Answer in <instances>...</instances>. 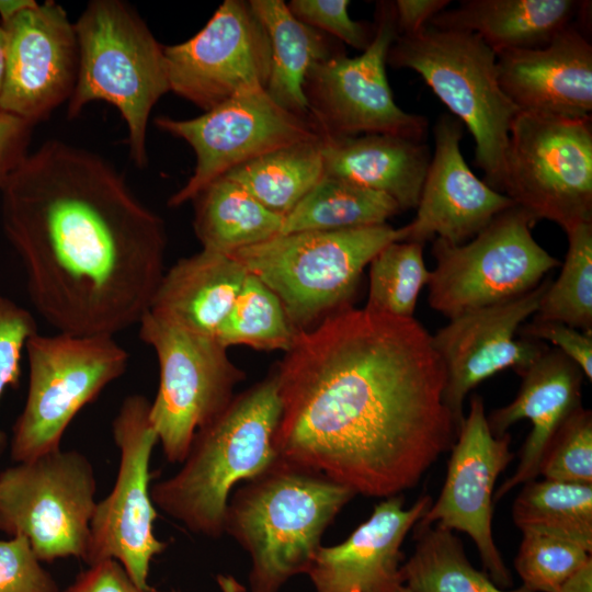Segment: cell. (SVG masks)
Here are the masks:
<instances>
[{
    "label": "cell",
    "mask_w": 592,
    "mask_h": 592,
    "mask_svg": "<svg viewBox=\"0 0 592 592\" xmlns=\"http://www.w3.org/2000/svg\"><path fill=\"white\" fill-rule=\"evenodd\" d=\"M24 535L0 539V592H60Z\"/></svg>",
    "instance_id": "40"
},
{
    "label": "cell",
    "mask_w": 592,
    "mask_h": 592,
    "mask_svg": "<svg viewBox=\"0 0 592 592\" xmlns=\"http://www.w3.org/2000/svg\"><path fill=\"white\" fill-rule=\"evenodd\" d=\"M391 592H411L405 584L400 583L395 587Z\"/></svg>",
    "instance_id": "49"
},
{
    "label": "cell",
    "mask_w": 592,
    "mask_h": 592,
    "mask_svg": "<svg viewBox=\"0 0 592 592\" xmlns=\"http://www.w3.org/2000/svg\"><path fill=\"white\" fill-rule=\"evenodd\" d=\"M34 126L0 110V191L29 153Z\"/></svg>",
    "instance_id": "43"
},
{
    "label": "cell",
    "mask_w": 592,
    "mask_h": 592,
    "mask_svg": "<svg viewBox=\"0 0 592 592\" xmlns=\"http://www.w3.org/2000/svg\"><path fill=\"white\" fill-rule=\"evenodd\" d=\"M138 325L141 341L152 348L159 364L150 421L167 460L181 464L195 433L225 410L246 374L213 337L185 330L149 310Z\"/></svg>",
    "instance_id": "11"
},
{
    "label": "cell",
    "mask_w": 592,
    "mask_h": 592,
    "mask_svg": "<svg viewBox=\"0 0 592 592\" xmlns=\"http://www.w3.org/2000/svg\"><path fill=\"white\" fill-rule=\"evenodd\" d=\"M37 332L33 315L13 300L0 295V397L9 386H16L21 375L22 352ZM7 435L0 430V455Z\"/></svg>",
    "instance_id": "39"
},
{
    "label": "cell",
    "mask_w": 592,
    "mask_h": 592,
    "mask_svg": "<svg viewBox=\"0 0 592 592\" xmlns=\"http://www.w3.org/2000/svg\"><path fill=\"white\" fill-rule=\"evenodd\" d=\"M356 494L282 458L230 494L224 534L250 557L249 592H280L306 573L327 527Z\"/></svg>",
    "instance_id": "3"
},
{
    "label": "cell",
    "mask_w": 592,
    "mask_h": 592,
    "mask_svg": "<svg viewBox=\"0 0 592 592\" xmlns=\"http://www.w3.org/2000/svg\"><path fill=\"white\" fill-rule=\"evenodd\" d=\"M323 175L321 138L273 150L225 174L283 217Z\"/></svg>",
    "instance_id": "30"
},
{
    "label": "cell",
    "mask_w": 592,
    "mask_h": 592,
    "mask_svg": "<svg viewBox=\"0 0 592 592\" xmlns=\"http://www.w3.org/2000/svg\"><path fill=\"white\" fill-rule=\"evenodd\" d=\"M449 3L448 0L394 1L398 34L411 35L421 31Z\"/></svg>",
    "instance_id": "44"
},
{
    "label": "cell",
    "mask_w": 592,
    "mask_h": 592,
    "mask_svg": "<svg viewBox=\"0 0 592 592\" xmlns=\"http://www.w3.org/2000/svg\"><path fill=\"white\" fill-rule=\"evenodd\" d=\"M500 193L536 224L565 232L592 223V119L520 112L510 129Z\"/></svg>",
    "instance_id": "9"
},
{
    "label": "cell",
    "mask_w": 592,
    "mask_h": 592,
    "mask_svg": "<svg viewBox=\"0 0 592 592\" xmlns=\"http://www.w3.org/2000/svg\"><path fill=\"white\" fill-rule=\"evenodd\" d=\"M549 282L547 278L511 300L449 319L432 334L445 373L444 402L457 432L471 389L506 368L520 375L548 348L545 342L520 337L519 329L536 312Z\"/></svg>",
    "instance_id": "18"
},
{
    "label": "cell",
    "mask_w": 592,
    "mask_h": 592,
    "mask_svg": "<svg viewBox=\"0 0 592 592\" xmlns=\"http://www.w3.org/2000/svg\"><path fill=\"white\" fill-rule=\"evenodd\" d=\"M432 501L422 496L405 508L401 494L383 499L345 540L321 545L306 572L315 592H391L402 583L405 538Z\"/></svg>",
    "instance_id": "21"
},
{
    "label": "cell",
    "mask_w": 592,
    "mask_h": 592,
    "mask_svg": "<svg viewBox=\"0 0 592 592\" xmlns=\"http://www.w3.org/2000/svg\"><path fill=\"white\" fill-rule=\"evenodd\" d=\"M368 267L365 308L398 318H412L418 297L430 278L423 244L402 240L390 242L372 259Z\"/></svg>",
    "instance_id": "35"
},
{
    "label": "cell",
    "mask_w": 592,
    "mask_h": 592,
    "mask_svg": "<svg viewBox=\"0 0 592 592\" xmlns=\"http://www.w3.org/2000/svg\"><path fill=\"white\" fill-rule=\"evenodd\" d=\"M534 225L514 205L465 243L451 244L435 238V266L426 285L429 306L449 320L538 286L560 262L533 238Z\"/></svg>",
    "instance_id": "10"
},
{
    "label": "cell",
    "mask_w": 592,
    "mask_h": 592,
    "mask_svg": "<svg viewBox=\"0 0 592 592\" xmlns=\"http://www.w3.org/2000/svg\"><path fill=\"white\" fill-rule=\"evenodd\" d=\"M271 47L269 95L284 109L309 117L305 79L317 64L345 53L343 44L298 20L283 0H250Z\"/></svg>",
    "instance_id": "27"
},
{
    "label": "cell",
    "mask_w": 592,
    "mask_h": 592,
    "mask_svg": "<svg viewBox=\"0 0 592 592\" xmlns=\"http://www.w3.org/2000/svg\"><path fill=\"white\" fill-rule=\"evenodd\" d=\"M248 274L231 254L202 249L164 271L149 311L185 330L215 338Z\"/></svg>",
    "instance_id": "24"
},
{
    "label": "cell",
    "mask_w": 592,
    "mask_h": 592,
    "mask_svg": "<svg viewBox=\"0 0 592 592\" xmlns=\"http://www.w3.org/2000/svg\"><path fill=\"white\" fill-rule=\"evenodd\" d=\"M544 479L592 485V412L580 406L560 425L538 467Z\"/></svg>",
    "instance_id": "37"
},
{
    "label": "cell",
    "mask_w": 592,
    "mask_h": 592,
    "mask_svg": "<svg viewBox=\"0 0 592 592\" xmlns=\"http://www.w3.org/2000/svg\"><path fill=\"white\" fill-rule=\"evenodd\" d=\"M75 29L79 66L68 118L91 102L112 104L126 124L129 156L143 169L148 164L151 111L170 92L163 46L134 8L121 0L90 1Z\"/></svg>",
    "instance_id": "5"
},
{
    "label": "cell",
    "mask_w": 592,
    "mask_h": 592,
    "mask_svg": "<svg viewBox=\"0 0 592 592\" xmlns=\"http://www.w3.org/2000/svg\"><path fill=\"white\" fill-rule=\"evenodd\" d=\"M7 68V34L0 25V94L3 88Z\"/></svg>",
    "instance_id": "48"
},
{
    "label": "cell",
    "mask_w": 592,
    "mask_h": 592,
    "mask_svg": "<svg viewBox=\"0 0 592 592\" xmlns=\"http://www.w3.org/2000/svg\"><path fill=\"white\" fill-rule=\"evenodd\" d=\"M349 5V0H292L287 3L291 12L305 24L363 52L371 44L375 27L352 20Z\"/></svg>",
    "instance_id": "38"
},
{
    "label": "cell",
    "mask_w": 592,
    "mask_h": 592,
    "mask_svg": "<svg viewBox=\"0 0 592 592\" xmlns=\"http://www.w3.org/2000/svg\"><path fill=\"white\" fill-rule=\"evenodd\" d=\"M510 444L509 432L499 437L491 433L483 400L473 396L451 448L441 493L417 523L467 534L485 571L501 589L512 587L513 579L493 538V492L498 477L514 459Z\"/></svg>",
    "instance_id": "17"
},
{
    "label": "cell",
    "mask_w": 592,
    "mask_h": 592,
    "mask_svg": "<svg viewBox=\"0 0 592 592\" xmlns=\"http://www.w3.org/2000/svg\"><path fill=\"white\" fill-rule=\"evenodd\" d=\"M60 592H160L155 588H138L116 560H105L80 572Z\"/></svg>",
    "instance_id": "42"
},
{
    "label": "cell",
    "mask_w": 592,
    "mask_h": 592,
    "mask_svg": "<svg viewBox=\"0 0 592 592\" xmlns=\"http://www.w3.org/2000/svg\"><path fill=\"white\" fill-rule=\"evenodd\" d=\"M587 1L465 0L443 10L429 25L476 33L496 54L549 43L583 11Z\"/></svg>",
    "instance_id": "26"
},
{
    "label": "cell",
    "mask_w": 592,
    "mask_h": 592,
    "mask_svg": "<svg viewBox=\"0 0 592 592\" xmlns=\"http://www.w3.org/2000/svg\"><path fill=\"white\" fill-rule=\"evenodd\" d=\"M158 129L184 140L195 167L169 207L191 202L205 186L237 167L273 150L317 140L314 122L276 103L266 90L238 94L193 118H155Z\"/></svg>",
    "instance_id": "15"
},
{
    "label": "cell",
    "mask_w": 592,
    "mask_h": 592,
    "mask_svg": "<svg viewBox=\"0 0 592 592\" xmlns=\"http://www.w3.org/2000/svg\"><path fill=\"white\" fill-rule=\"evenodd\" d=\"M566 235L568 250L560 273L549 282L531 318L592 333V223L576 225Z\"/></svg>",
    "instance_id": "34"
},
{
    "label": "cell",
    "mask_w": 592,
    "mask_h": 592,
    "mask_svg": "<svg viewBox=\"0 0 592 592\" xmlns=\"http://www.w3.org/2000/svg\"><path fill=\"white\" fill-rule=\"evenodd\" d=\"M522 532H538L574 542L592 551V485L533 479L512 506Z\"/></svg>",
    "instance_id": "32"
},
{
    "label": "cell",
    "mask_w": 592,
    "mask_h": 592,
    "mask_svg": "<svg viewBox=\"0 0 592 592\" xmlns=\"http://www.w3.org/2000/svg\"><path fill=\"white\" fill-rule=\"evenodd\" d=\"M7 68L0 110L32 126L69 101L76 87L79 46L66 10L35 2L8 22Z\"/></svg>",
    "instance_id": "19"
},
{
    "label": "cell",
    "mask_w": 592,
    "mask_h": 592,
    "mask_svg": "<svg viewBox=\"0 0 592 592\" xmlns=\"http://www.w3.org/2000/svg\"><path fill=\"white\" fill-rule=\"evenodd\" d=\"M519 335L531 340L549 342L592 379V333L583 332L558 321L533 319L519 329Z\"/></svg>",
    "instance_id": "41"
},
{
    "label": "cell",
    "mask_w": 592,
    "mask_h": 592,
    "mask_svg": "<svg viewBox=\"0 0 592 592\" xmlns=\"http://www.w3.org/2000/svg\"><path fill=\"white\" fill-rule=\"evenodd\" d=\"M499 83L520 112L591 116L592 46L574 24L544 46L497 54Z\"/></svg>",
    "instance_id": "22"
},
{
    "label": "cell",
    "mask_w": 592,
    "mask_h": 592,
    "mask_svg": "<svg viewBox=\"0 0 592 592\" xmlns=\"http://www.w3.org/2000/svg\"><path fill=\"white\" fill-rule=\"evenodd\" d=\"M282 413L274 373L200 429L171 477L150 488L152 502L194 534L218 538L231 491L278 458L274 436Z\"/></svg>",
    "instance_id": "4"
},
{
    "label": "cell",
    "mask_w": 592,
    "mask_h": 592,
    "mask_svg": "<svg viewBox=\"0 0 592 592\" xmlns=\"http://www.w3.org/2000/svg\"><path fill=\"white\" fill-rule=\"evenodd\" d=\"M374 27L360 55L343 53L309 70L304 84L309 117L325 138L388 134L423 141L426 118L399 107L387 79L388 52L399 35L394 1L377 2Z\"/></svg>",
    "instance_id": "13"
},
{
    "label": "cell",
    "mask_w": 592,
    "mask_h": 592,
    "mask_svg": "<svg viewBox=\"0 0 592 592\" xmlns=\"http://www.w3.org/2000/svg\"><path fill=\"white\" fill-rule=\"evenodd\" d=\"M522 383L515 398L487 415L491 433L499 437L516 422L532 423L514 473L494 491L499 501L515 487L536 479L549 442L565 420L581 406L585 377L580 367L556 348H548L520 374Z\"/></svg>",
    "instance_id": "23"
},
{
    "label": "cell",
    "mask_w": 592,
    "mask_h": 592,
    "mask_svg": "<svg viewBox=\"0 0 592 592\" xmlns=\"http://www.w3.org/2000/svg\"><path fill=\"white\" fill-rule=\"evenodd\" d=\"M216 581L221 592H246V588L230 574H218Z\"/></svg>",
    "instance_id": "47"
},
{
    "label": "cell",
    "mask_w": 592,
    "mask_h": 592,
    "mask_svg": "<svg viewBox=\"0 0 592 592\" xmlns=\"http://www.w3.org/2000/svg\"><path fill=\"white\" fill-rule=\"evenodd\" d=\"M191 202L193 229L205 250L232 254L282 231L283 216L264 207L225 175L205 186Z\"/></svg>",
    "instance_id": "28"
},
{
    "label": "cell",
    "mask_w": 592,
    "mask_h": 592,
    "mask_svg": "<svg viewBox=\"0 0 592 592\" xmlns=\"http://www.w3.org/2000/svg\"><path fill=\"white\" fill-rule=\"evenodd\" d=\"M25 351L27 396L11 440V458L16 463L59 449L72 419L125 373L129 360L114 337L104 335L36 332Z\"/></svg>",
    "instance_id": "8"
},
{
    "label": "cell",
    "mask_w": 592,
    "mask_h": 592,
    "mask_svg": "<svg viewBox=\"0 0 592 592\" xmlns=\"http://www.w3.org/2000/svg\"><path fill=\"white\" fill-rule=\"evenodd\" d=\"M88 457L57 449L0 473V531L27 537L41 561L82 558L96 506Z\"/></svg>",
    "instance_id": "12"
},
{
    "label": "cell",
    "mask_w": 592,
    "mask_h": 592,
    "mask_svg": "<svg viewBox=\"0 0 592 592\" xmlns=\"http://www.w3.org/2000/svg\"><path fill=\"white\" fill-rule=\"evenodd\" d=\"M0 196L4 235L48 325L114 337L139 323L166 271V225L109 160L50 139L26 155Z\"/></svg>",
    "instance_id": "2"
},
{
    "label": "cell",
    "mask_w": 592,
    "mask_h": 592,
    "mask_svg": "<svg viewBox=\"0 0 592 592\" xmlns=\"http://www.w3.org/2000/svg\"><path fill=\"white\" fill-rule=\"evenodd\" d=\"M434 152L421 189L415 217L400 227L402 241L423 244L433 239L462 244L497 215L515 204L477 178L460 151L463 124L442 115L436 121Z\"/></svg>",
    "instance_id": "20"
},
{
    "label": "cell",
    "mask_w": 592,
    "mask_h": 592,
    "mask_svg": "<svg viewBox=\"0 0 592 592\" xmlns=\"http://www.w3.org/2000/svg\"><path fill=\"white\" fill-rule=\"evenodd\" d=\"M170 92L204 112L241 93L266 90L267 33L249 1L225 0L191 38L163 46Z\"/></svg>",
    "instance_id": "16"
},
{
    "label": "cell",
    "mask_w": 592,
    "mask_h": 592,
    "mask_svg": "<svg viewBox=\"0 0 592 592\" xmlns=\"http://www.w3.org/2000/svg\"><path fill=\"white\" fill-rule=\"evenodd\" d=\"M557 592H592V559L570 577Z\"/></svg>",
    "instance_id": "45"
},
{
    "label": "cell",
    "mask_w": 592,
    "mask_h": 592,
    "mask_svg": "<svg viewBox=\"0 0 592 592\" xmlns=\"http://www.w3.org/2000/svg\"><path fill=\"white\" fill-rule=\"evenodd\" d=\"M514 567L523 587L532 592H557L592 559L585 547L553 535L522 532Z\"/></svg>",
    "instance_id": "36"
},
{
    "label": "cell",
    "mask_w": 592,
    "mask_h": 592,
    "mask_svg": "<svg viewBox=\"0 0 592 592\" xmlns=\"http://www.w3.org/2000/svg\"><path fill=\"white\" fill-rule=\"evenodd\" d=\"M387 64L418 72L468 128L475 163L485 172L483 181L499 192L511 125L520 110L499 83L496 52L476 33L428 25L398 35Z\"/></svg>",
    "instance_id": "7"
},
{
    "label": "cell",
    "mask_w": 592,
    "mask_h": 592,
    "mask_svg": "<svg viewBox=\"0 0 592 592\" xmlns=\"http://www.w3.org/2000/svg\"><path fill=\"white\" fill-rule=\"evenodd\" d=\"M415 547L400 567L411 592H532L525 587L505 590L485 571L471 566L460 538L439 525H414Z\"/></svg>",
    "instance_id": "31"
},
{
    "label": "cell",
    "mask_w": 592,
    "mask_h": 592,
    "mask_svg": "<svg viewBox=\"0 0 592 592\" xmlns=\"http://www.w3.org/2000/svg\"><path fill=\"white\" fill-rule=\"evenodd\" d=\"M35 2V0H0V24L8 22Z\"/></svg>",
    "instance_id": "46"
},
{
    "label": "cell",
    "mask_w": 592,
    "mask_h": 592,
    "mask_svg": "<svg viewBox=\"0 0 592 592\" xmlns=\"http://www.w3.org/2000/svg\"><path fill=\"white\" fill-rule=\"evenodd\" d=\"M400 212L384 193L325 174L284 216L281 234L378 226Z\"/></svg>",
    "instance_id": "29"
},
{
    "label": "cell",
    "mask_w": 592,
    "mask_h": 592,
    "mask_svg": "<svg viewBox=\"0 0 592 592\" xmlns=\"http://www.w3.org/2000/svg\"><path fill=\"white\" fill-rule=\"evenodd\" d=\"M402 240L388 224L280 234L235 257L281 300L300 332L352 306L363 272L387 244Z\"/></svg>",
    "instance_id": "6"
},
{
    "label": "cell",
    "mask_w": 592,
    "mask_h": 592,
    "mask_svg": "<svg viewBox=\"0 0 592 592\" xmlns=\"http://www.w3.org/2000/svg\"><path fill=\"white\" fill-rule=\"evenodd\" d=\"M297 334L278 297L249 273L215 339L226 349L246 345L285 353Z\"/></svg>",
    "instance_id": "33"
},
{
    "label": "cell",
    "mask_w": 592,
    "mask_h": 592,
    "mask_svg": "<svg viewBox=\"0 0 592 592\" xmlns=\"http://www.w3.org/2000/svg\"><path fill=\"white\" fill-rule=\"evenodd\" d=\"M325 174L391 197L401 212L415 209L431 160L428 146L400 136L321 137Z\"/></svg>",
    "instance_id": "25"
},
{
    "label": "cell",
    "mask_w": 592,
    "mask_h": 592,
    "mask_svg": "<svg viewBox=\"0 0 592 592\" xmlns=\"http://www.w3.org/2000/svg\"><path fill=\"white\" fill-rule=\"evenodd\" d=\"M272 372L277 456L355 494L415 487L456 439L443 365L414 317L350 306L298 332Z\"/></svg>",
    "instance_id": "1"
},
{
    "label": "cell",
    "mask_w": 592,
    "mask_h": 592,
    "mask_svg": "<svg viewBox=\"0 0 592 592\" xmlns=\"http://www.w3.org/2000/svg\"><path fill=\"white\" fill-rule=\"evenodd\" d=\"M119 449V466L112 491L96 506L83 557L88 566L116 560L140 589L150 588L152 559L167 543L156 537V505L150 494V458L158 435L150 421V401L143 395L127 396L112 422Z\"/></svg>",
    "instance_id": "14"
}]
</instances>
